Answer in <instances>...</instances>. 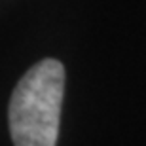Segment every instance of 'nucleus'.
<instances>
[{
  "mask_svg": "<svg viewBox=\"0 0 146 146\" xmlns=\"http://www.w3.org/2000/svg\"><path fill=\"white\" fill-rule=\"evenodd\" d=\"M63 93L65 68L57 59H44L25 72L8 112L13 146L57 144Z\"/></svg>",
  "mask_w": 146,
  "mask_h": 146,
  "instance_id": "obj_1",
  "label": "nucleus"
}]
</instances>
